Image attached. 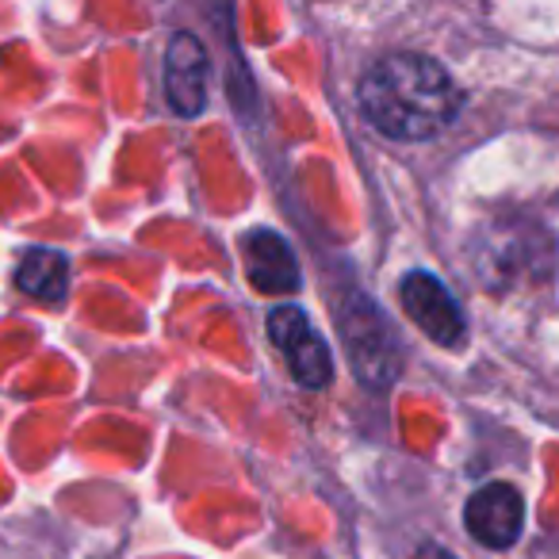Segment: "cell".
<instances>
[{
    "label": "cell",
    "mask_w": 559,
    "mask_h": 559,
    "mask_svg": "<svg viewBox=\"0 0 559 559\" xmlns=\"http://www.w3.org/2000/svg\"><path fill=\"white\" fill-rule=\"evenodd\" d=\"M360 111L395 142H426L460 111V88L441 62L426 55H388L360 81Z\"/></svg>",
    "instance_id": "obj_1"
},
{
    "label": "cell",
    "mask_w": 559,
    "mask_h": 559,
    "mask_svg": "<svg viewBox=\"0 0 559 559\" xmlns=\"http://www.w3.org/2000/svg\"><path fill=\"white\" fill-rule=\"evenodd\" d=\"M269 337L280 349V357L288 360V372L299 388L322 391L334 380V353L319 337V330L307 322V314L292 304L272 307L269 314Z\"/></svg>",
    "instance_id": "obj_2"
},
{
    "label": "cell",
    "mask_w": 559,
    "mask_h": 559,
    "mask_svg": "<svg viewBox=\"0 0 559 559\" xmlns=\"http://www.w3.org/2000/svg\"><path fill=\"white\" fill-rule=\"evenodd\" d=\"M464 525L483 548H513L525 528V498L510 483H487L464 506Z\"/></svg>",
    "instance_id": "obj_3"
},
{
    "label": "cell",
    "mask_w": 559,
    "mask_h": 559,
    "mask_svg": "<svg viewBox=\"0 0 559 559\" xmlns=\"http://www.w3.org/2000/svg\"><path fill=\"white\" fill-rule=\"evenodd\" d=\"M399 299H403L411 322L426 337H433L441 345H456L464 337V314H460L452 292L444 288L433 272H411L399 284Z\"/></svg>",
    "instance_id": "obj_4"
},
{
    "label": "cell",
    "mask_w": 559,
    "mask_h": 559,
    "mask_svg": "<svg viewBox=\"0 0 559 559\" xmlns=\"http://www.w3.org/2000/svg\"><path fill=\"white\" fill-rule=\"evenodd\" d=\"M207 50L195 35L180 32L165 50V100L177 116H200L207 104Z\"/></svg>",
    "instance_id": "obj_5"
},
{
    "label": "cell",
    "mask_w": 559,
    "mask_h": 559,
    "mask_svg": "<svg viewBox=\"0 0 559 559\" xmlns=\"http://www.w3.org/2000/svg\"><path fill=\"white\" fill-rule=\"evenodd\" d=\"M246 272L253 288L264 296H292L304 284L288 238H280L276 230H264V226L246 234Z\"/></svg>",
    "instance_id": "obj_6"
},
{
    "label": "cell",
    "mask_w": 559,
    "mask_h": 559,
    "mask_svg": "<svg viewBox=\"0 0 559 559\" xmlns=\"http://www.w3.org/2000/svg\"><path fill=\"white\" fill-rule=\"evenodd\" d=\"M20 292L43 299V304H62L70 288V264L58 249H32L16 269Z\"/></svg>",
    "instance_id": "obj_7"
}]
</instances>
